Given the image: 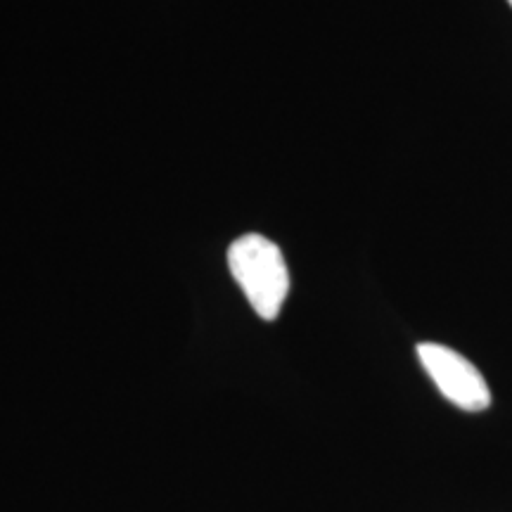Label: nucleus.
I'll list each match as a JSON object with an SVG mask.
<instances>
[{
  "label": "nucleus",
  "instance_id": "obj_1",
  "mask_svg": "<svg viewBox=\"0 0 512 512\" xmlns=\"http://www.w3.org/2000/svg\"><path fill=\"white\" fill-rule=\"evenodd\" d=\"M228 268L249 306L264 320H275L290 294V271L280 247L264 235H242L228 249Z\"/></svg>",
  "mask_w": 512,
  "mask_h": 512
},
{
  "label": "nucleus",
  "instance_id": "obj_2",
  "mask_svg": "<svg viewBox=\"0 0 512 512\" xmlns=\"http://www.w3.org/2000/svg\"><path fill=\"white\" fill-rule=\"evenodd\" d=\"M418 358L439 392L453 406L467 413H482L491 406V389L475 363L463 354L444 347V344L422 342L418 344Z\"/></svg>",
  "mask_w": 512,
  "mask_h": 512
},
{
  "label": "nucleus",
  "instance_id": "obj_3",
  "mask_svg": "<svg viewBox=\"0 0 512 512\" xmlns=\"http://www.w3.org/2000/svg\"><path fill=\"white\" fill-rule=\"evenodd\" d=\"M508 3H510V8H512V0H508Z\"/></svg>",
  "mask_w": 512,
  "mask_h": 512
}]
</instances>
